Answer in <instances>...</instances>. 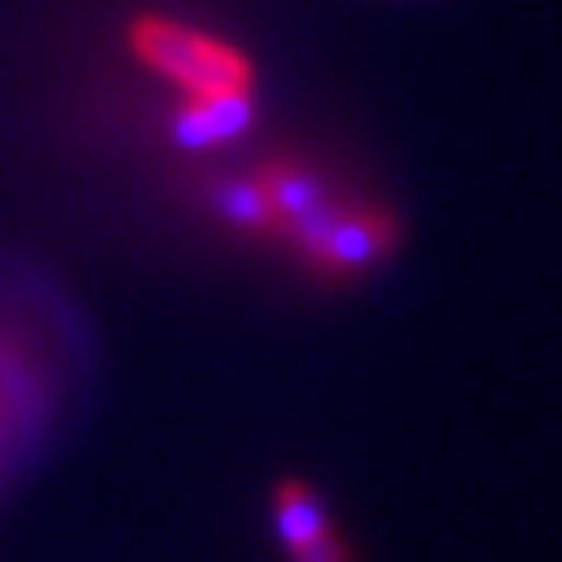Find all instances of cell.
Segmentation results:
<instances>
[{"label":"cell","mask_w":562,"mask_h":562,"mask_svg":"<svg viewBox=\"0 0 562 562\" xmlns=\"http://www.w3.org/2000/svg\"><path fill=\"white\" fill-rule=\"evenodd\" d=\"M222 209H229L234 222L288 241L322 276H355L396 241V225L383 209L325 196L292 162L259 167L225 192Z\"/></svg>","instance_id":"1"},{"label":"cell","mask_w":562,"mask_h":562,"mask_svg":"<svg viewBox=\"0 0 562 562\" xmlns=\"http://www.w3.org/2000/svg\"><path fill=\"white\" fill-rule=\"evenodd\" d=\"M130 50L176 88V130L188 146L234 138L250 117L255 63L234 42L167 13H142L130 21Z\"/></svg>","instance_id":"2"},{"label":"cell","mask_w":562,"mask_h":562,"mask_svg":"<svg viewBox=\"0 0 562 562\" xmlns=\"http://www.w3.org/2000/svg\"><path fill=\"white\" fill-rule=\"evenodd\" d=\"M46 371L25 341L0 329V475L25 454L46 417Z\"/></svg>","instance_id":"3"},{"label":"cell","mask_w":562,"mask_h":562,"mask_svg":"<svg viewBox=\"0 0 562 562\" xmlns=\"http://www.w3.org/2000/svg\"><path fill=\"white\" fill-rule=\"evenodd\" d=\"M276 525L280 542L292 562H355L350 550L334 529L325 504L313 496V487L301 480H283L276 487Z\"/></svg>","instance_id":"4"}]
</instances>
